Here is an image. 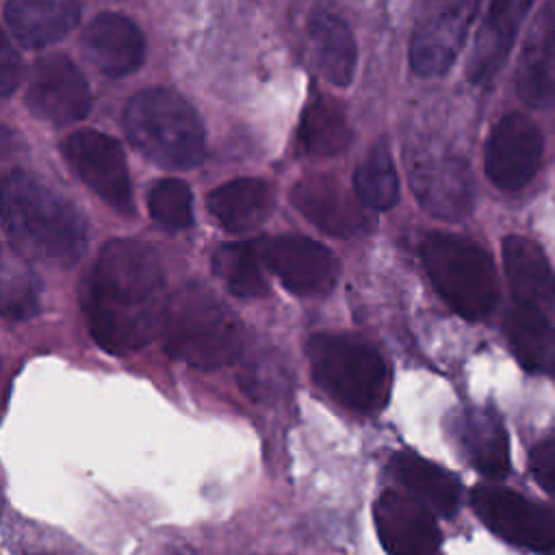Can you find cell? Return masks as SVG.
I'll list each match as a JSON object with an SVG mask.
<instances>
[{"label":"cell","instance_id":"cell-19","mask_svg":"<svg viewBox=\"0 0 555 555\" xmlns=\"http://www.w3.org/2000/svg\"><path fill=\"white\" fill-rule=\"evenodd\" d=\"M503 267L516 304L540 312L555 310V271L542 247L520 234L503 238Z\"/></svg>","mask_w":555,"mask_h":555},{"label":"cell","instance_id":"cell-28","mask_svg":"<svg viewBox=\"0 0 555 555\" xmlns=\"http://www.w3.org/2000/svg\"><path fill=\"white\" fill-rule=\"evenodd\" d=\"M353 191L364 208L386 210L397 204L399 178L392 156L384 143H377L360 160L353 173Z\"/></svg>","mask_w":555,"mask_h":555},{"label":"cell","instance_id":"cell-10","mask_svg":"<svg viewBox=\"0 0 555 555\" xmlns=\"http://www.w3.org/2000/svg\"><path fill=\"white\" fill-rule=\"evenodd\" d=\"M26 104L39 119L67 126L80 121L91 111V89L67 56L52 54L33 67Z\"/></svg>","mask_w":555,"mask_h":555},{"label":"cell","instance_id":"cell-32","mask_svg":"<svg viewBox=\"0 0 555 555\" xmlns=\"http://www.w3.org/2000/svg\"><path fill=\"white\" fill-rule=\"evenodd\" d=\"M22 76V63L17 52L13 50L9 37L2 41V52H0V82H2V95H11V91L17 87Z\"/></svg>","mask_w":555,"mask_h":555},{"label":"cell","instance_id":"cell-16","mask_svg":"<svg viewBox=\"0 0 555 555\" xmlns=\"http://www.w3.org/2000/svg\"><path fill=\"white\" fill-rule=\"evenodd\" d=\"M514 87L531 108H544L555 102V0H548L535 13L525 35Z\"/></svg>","mask_w":555,"mask_h":555},{"label":"cell","instance_id":"cell-29","mask_svg":"<svg viewBox=\"0 0 555 555\" xmlns=\"http://www.w3.org/2000/svg\"><path fill=\"white\" fill-rule=\"evenodd\" d=\"M147 208L154 221L167 230H182L193 223V195L182 180L156 182L147 195Z\"/></svg>","mask_w":555,"mask_h":555},{"label":"cell","instance_id":"cell-8","mask_svg":"<svg viewBox=\"0 0 555 555\" xmlns=\"http://www.w3.org/2000/svg\"><path fill=\"white\" fill-rule=\"evenodd\" d=\"M542 154L544 137L538 124L522 113H507L490 130L483 169L496 189L518 191L538 173Z\"/></svg>","mask_w":555,"mask_h":555},{"label":"cell","instance_id":"cell-2","mask_svg":"<svg viewBox=\"0 0 555 555\" xmlns=\"http://www.w3.org/2000/svg\"><path fill=\"white\" fill-rule=\"evenodd\" d=\"M2 223L11 245L30 258L72 264L87 247L80 210L20 169L7 173L2 184Z\"/></svg>","mask_w":555,"mask_h":555},{"label":"cell","instance_id":"cell-13","mask_svg":"<svg viewBox=\"0 0 555 555\" xmlns=\"http://www.w3.org/2000/svg\"><path fill=\"white\" fill-rule=\"evenodd\" d=\"M410 184L421 206L434 217L457 221L475 204V182L457 156H421L410 165Z\"/></svg>","mask_w":555,"mask_h":555},{"label":"cell","instance_id":"cell-1","mask_svg":"<svg viewBox=\"0 0 555 555\" xmlns=\"http://www.w3.org/2000/svg\"><path fill=\"white\" fill-rule=\"evenodd\" d=\"M169 299L154 249L132 238L111 241L87 280L89 334L108 353L139 351L163 332Z\"/></svg>","mask_w":555,"mask_h":555},{"label":"cell","instance_id":"cell-11","mask_svg":"<svg viewBox=\"0 0 555 555\" xmlns=\"http://www.w3.org/2000/svg\"><path fill=\"white\" fill-rule=\"evenodd\" d=\"M262 256L267 269L295 295H323L336 284V256L312 238L295 234L262 238Z\"/></svg>","mask_w":555,"mask_h":555},{"label":"cell","instance_id":"cell-27","mask_svg":"<svg viewBox=\"0 0 555 555\" xmlns=\"http://www.w3.org/2000/svg\"><path fill=\"white\" fill-rule=\"evenodd\" d=\"M262 238L225 243L212 254V271L238 297H260L267 293Z\"/></svg>","mask_w":555,"mask_h":555},{"label":"cell","instance_id":"cell-25","mask_svg":"<svg viewBox=\"0 0 555 555\" xmlns=\"http://www.w3.org/2000/svg\"><path fill=\"white\" fill-rule=\"evenodd\" d=\"M308 35L323 76L338 87L349 85L358 61L356 41L349 26L334 13L317 11L310 15Z\"/></svg>","mask_w":555,"mask_h":555},{"label":"cell","instance_id":"cell-20","mask_svg":"<svg viewBox=\"0 0 555 555\" xmlns=\"http://www.w3.org/2000/svg\"><path fill=\"white\" fill-rule=\"evenodd\" d=\"M80 17L78 0H7L4 22L24 48H43L65 37Z\"/></svg>","mask_w":555,"mask_h":555},{"label":"cell","instance_id":"cell-12","mask_svg":"<svg viewBox=\"0 0 555 555\" xmlns=\"http://www.w3.org/2000/svg\"><path fill=\"white\" fill-rule=\"evenodd\" d=\"M373 514L379 542L388 555H444L434 512L412 494L384 490Z\"/></svg>","mask_w":555,"mask_h":555},{"label":"cell","instance_id":"cell-26","mask_svg":"<svg viewBox=\"0 0 555 555\" xmlns=\"http://www.w3.org/2000/svg\"><path fill=\"white\" fill-rule=\"evenodd\" d=\"M351 130L343 106L330 98H317L301 115L297 128V152L304 156H334L347 147Z\"/></svg>","mask_w":555,"mask_h":555},{"label":"cell","instance_id":"cell-30","mask_svg":"<svg viewBox=\"0 0 555 555\" xmlns=\"http://www.w3.org/2000/svg\"><path fill=\"white\" fill-rule=\"evenodd\" d=\"M39 304V280L30 271H15L4 275L2 286V312L7 319H28L37 312Z\"/></svg>","mask_w":555,"mask_h":555},{"label":"cell","instance_id":"cell-23","mask_svg":"<svg viewBox=\"0 0 555 555\" xmlns=\"http://www.w3.org/2000/svg\"><path fill=\"white\" fill-rule=\"evenodd\" d=\"M460 438L468 462L481 475L501 479L509 470V440L501 416L490 408H475L464 414Z\"/></svg>","mask_w":555,"mask_h":555},{"label":"cell","instance_id":"cell-5","mask_svg":"<svg viewBox=\"0 0 555 555\" xmlns=\"http://www.w3.org/2000/svg\"><path fill=\"white\" fill-rule=\"evenodd\" d=\"M306 351L314 382L336 403L358 414L386 408L390 369L373 345L347 334H314Z\"/></svg>","mask_w":555,"mask_h":555},{"label":"cell","instance_id":"cell-18","mask_svg":"<svg viewBox=\"0 0 555 555\" xmlns=\"http://www.w3.org/2000/svg\"><path fill=\"white\" fill-rule=\"evenodd\" d=\"M82 50L98 72L111 78L132 74L145 52L141 30L119 13H102L82 33Z\"/></svg>","mask_w":555,"mask_h":555},{"label":"cell","instance_id":"cell-17","mask_svg":"<svg viewBox=\"0 0 555 555\" xmlns=\"http://www.w3.org/2000/svg\"><path fill=\"white\" fill-rule=\"evenodd\" d=\"M533 2L535 0H490L466 67L470 82L483 85L503 67L518 28L522 26Z\"/></svg>","mask_w":555,"mask_h":555},{"label":"cell","instance_id":"cell-24","mask_svg":"<svg viewBox=\"0 0 555 555\" xmlns=\"http://www.w3.org/2000/svg\"><path fill=\"white\" fill-rule=\"evenodd\" d=\"M505 336L527 371L555 375V327L544 312L516 304L505 317Z\"/></svg>","mask_w":555,"mask_h":555},{"label":"cell","instance_id":"cell-21","mask_svg":"<svg viewBox=\"0 0 555 555\" xmlns=\"http://www.w3.org/2000/svg\"><path fill=\"white\" fill-rule=\"evenodd\" d=\"M208 210L221 228L247 232L273 212V189L260 178H238L208 195Z\"/></svg>","mask_w":555,"mask_h":555},{"label":"cell","instance_id":"cell-9","mask_svg":"<svg viewBox=\"0 0 555 555\" xmlns=\"http://www.w3.org/2000/svg\"><path fill=\"white\" fill-rule=\"evenodd\" d=\"M63 156L102 202L119 212L132 210L128 167L115 139L98 130H78L63 141Z\"/></svg>","mask_w":555,"mask_h":555},{"label":"cell","instance_id":"cell-3","mask_svg":"<svg viewBox=\"0 0 555 555\" xmlns=\"http://www.w3.org/2000/svg\"><path fill=\"white\" fill-rule=\"evenodd\" d=\"M163 334L167 353L197 369H219L232 362L243 345L238 317L197 282L171 295Z\"/></svg>","mask_w":555,"mask_h":555},{"label":"cell","instance_id":"cell-14","mask_svg":"<svg viewBox=\"0 0 555 555\" xmlns=\"http://www.w3.org/2000/svg\"><path fill=\"white\" fill-rule=\"evenodd\" d=\"M479 0H453L423 22L410 43V65L423 78L442 76L460 54Z\"/></svg>","mask_w":555,"mask_h":555},{"label":"cell","instance_id":"cell-7","mask_svg":"<svg viewBox=\"0 0 555 555\" xmlns=\"http://www.w3.org/2000/svg\"><path fill=\"white\" fill-rule=\"evenodd\" d=\"M470 503L481 522L499 538L538 553L555 548V516L518 492L479 486Z\"/></svg>","mask_w":555,"mask_h":555},{"label":"cell","instance_id":"cell-6","mask_svg":"<svg viewBox=\"0 0 555 555\" xmlns=\"http://www.w3.org/2000/svg\"><path fill=\"white\" fill-rule=\"evenodd\" d=\"M423 267L451 310L477 321L492 312L499 280L490 254L470 238L434 232L421 243Z\"/></svg>","mask_w":555,"mask_h":555},{"label":"cell","instance_id":"cell-22","mask_svg":"<svg viewBox=\"0 0 555 555\" xmlns=\"http://www.w3.org/2000/svg\"><path fill=\"white\" fill-rule=\"evenodd\" d=\"M392 470L408 492L434 514L453 516L457 512L462 486L447 468L412 451H399L392 455Z\"/></svg>","mask_w":555,"mask_h":555},{"label":"cell","instance_id":"cell-15","mask_svg":"<svg viewBox=\"0 0 555 555\" xmlns=\"http://www.w3.org/2000/svg\"><path fill=\"white\" fill-rule=\"evenodd\" d=\"M293 206L332 236L351 238L373 225L364 206L332 176H308L291 191Z\"/></svg>","mask_w":555,"mask_h":555},{"label":"cell","instance_id":"cell-31","mask_svg":"<svg viewBox=\"0 0 555 555\" xmlns=\"http://www.w3.org/2000/svg\"><path fill=\"white\" fill-rule=\"evenodd\" d=\"M529 466L540 488L555 499V438L542 440L529 455Z\"/></svg>","mask_w":555,"mask_h":555},{"label":"cell","instance_id":"cell-4","mask_svg":"<svg viewBox=\"0 0 555 555\" xmlns=\"http://www.w3.org/2000/svg\"><path fill=\"white\" fill-rule=\"evenodd\" d=\"M130 143L167 169H189L204 158V126L176 91L154 87L134 93L124 111Z\"/></svg>","mask_w":555,"mask_h":555}]
</instances>
